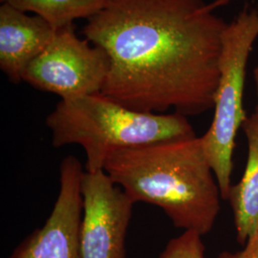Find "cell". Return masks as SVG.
<instances>
[{"instance_id": "obj_1", "label": "cell", "mask_w": 258, "mask_h": 258, "mask_svg": "<svg viewBox=\"0 0 258 258\" xmlns=\"http://www.w3.org/2000/svg\"><path fill=\"white\" fill-rule=\"evenodd\" d=\"M227 25L203 0H107L83 33L110 59L102 95L187 117L214 107Z\"/></svg>"}, {"instance_id": "obj_2", "label": "cell", "mask_w": 258, "mask_h": 258, "mask_svg": "<svg viewBox=\"0 0 258 258\" xmlns=\"http://www.w3.org/2000/svg\"><path fill=\"white\" fill-rule=\"evenodd\" d=\"M103 170L134 203L160 208L176 228L202 236L213 229L223 199L201 137L116 150Z\"/></svg>"}, {"instance_id": "obj_3", "label": "cell", "mask_w": 258, "mask_h": 258, "mask_svg": "<svg viewBox=\"0 0 258 258\" xmlns=\"http://www.w3.org/2000/svg\"><path fill=\"white\" fill-rule=\"evenodd\" d=\"M55 148L79 145L86 157L84 170H103L112 152L196 134L187 117L126 108L101 93L56 104L45 120Z\"/></svg>"}, {"instance_id": "obj_4", "label": "cell", "mask_w": 258, "mask_h": 258, "mask_svg": "<svg viewBox=\"0 0 258 258\" xmlns=\"http://www.w3.org/2000/svg\"><path fill=\"white\" fill-rule=\"evenodd\" d=\"M257 38L258 9L248 6L228 23L223 35L214 117L210 128L201 137L223 200H228L232 185V155L236 135L248 118L243 104L244 87L249 55Z\"/></svg>"}, {"instance_id": "obj_5", "label": "cell", "mask_w": 258, "mask_h": 258, "mask_svg": "<svg viewBox=\"0 0 258 258\" xmlns=\"http://www.w3.org/2000/svg\"><path fill=\"white\" fill-rule=\"evenodd\" d=\"M109 70L106 52L78 37L71 24L56 31L45 50L26 67L22 82L68 101L102 92Z\"/></svg>"}, {"instance_id": "obj_6", "label": "cell", "mask_w": 258, "mask_h": 258, "mask_svg": "<svg viewBox=\"0 0 258 258\" xmlns=\"http://www.w3.org/2000/svg\"><path fill=\"white\" fill-rule=\"evenodd\" d=\"M82 194V258H125V240L135 203L104 170H84Z\"/></svg>"}, {"instance_id": "obj_7", "label": "cell", "mask_w": 258, "mask_h": 258, "mask_svg": "<svg viewBox=\"0 0 258 258\" xmlns=\"http://www.w3.org/2000/svg\"><path fill=\"white\" fill-rule=\"evenodd\" d=\"M83 173L77 157H65L59 166V191L50 216L41 228L22 240L9 258H82Z\"/></svg>"}, {"instance_id": "obj_8", "label": "cell", "mask_w": 258, "mask_h": 258, "mask_svg": "<svg viewBox=\"0 0 258 258\" xmlns=\"http://www.w3.org/2000/svg\"><path fill=\"white\" fill-rule=\"evenodd\" d=\"M55 30L37 15L0 6V68L10 82H22L28 65L40 55L55 37Z\"/></svg>"}, {"instance_id": "obj_9", "label": "cell", "mask_w": 258, "mask_h": 258, "mask_svg": "<svg viewBox=\"0 0 258 258\" xmlns=\"http://www.w3.org/2000/svg\"><path fill=\"white\" fill-rule=\"evenodd\" d=\"M248 143L244 174L232 184L228 197L233 213L236 239L245 245L258 231V119L252 114L242 125Z\"/></svg>"}, {"instance_id": "obj_10", "label": "cell", "mask_w": 258, "mask_h": 258, "mask_svg": "<svg viewBox=\"0 0 258 258\" xmlns=\"http://www.w3.org/2000/svg\"><path fill=\"white\" fill-rule=\"evenodd\" d=\"M16 9L33 13L45 19L55 30L73 24L76 19H90L107 0H0Z\"/></svg>"}, {"instance_id": "obj_11", "label": "cell", "mask_w": 258, "mask_h": 258, "mask_svg": "<svg viewBox=\"0 0 258 258\" xmlns=\"http://www.w3.org/2000/svg\"><path fill=\"white\" fill-rule=\"evenodd\" d=\"M202 235L194 231H184L169 240L159 258H206Z\"/></svg>"}, {"instance_id": "obj_12", "label": "cell", "mask_w": 258, "mask_h": 258, "mask_svg": "<svg viewBox=\"0 0 258 258\" xmlns=\"http://www.w3.org/2000/svg\"><path fill=\"white\" fill-rule=\"evenodd\" d=\"M217 258H258V231L249 237L244 249L238 251H222Z\"/></svg>"}, {"instance_id": "obj_13", "label": "cell", "mask_w": 258, "mask_h": 258, "mask_svg": "<svg viewBox=\"0 0 258 258\" xmlns=\"http://www.w3.org/2000/svg\"><path fill=\"white\" fill-rule=\"evenodd\" d=\"M233 1H236V0H214L212 3L208 4V9L214 12V10L218 9L225 5H228Z\"/></svg>"}, {"instance_id": "obj_14", "label": "cell", "mask_w": 258, "mask_h": 258, "mask_svg": "<svg viewBox=\"0 0 258 258\" xmlns=\"http://www.w3.org/2000/svg\"><path fill=\"white\" fill-rule=\"evenodd\" d=\"M253 78H254V82H255V87H256V97H257V103L255 106V111L253 113V115L258 119V66H256L253 70Z\"/></svg>"}]
</instances>
